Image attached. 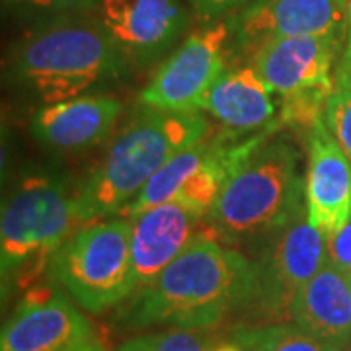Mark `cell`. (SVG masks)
I'll use <instances>...</instances> for the list:
<instances>
[{"label": "cell", "mask_w": 351, "mask_h": 351, "mask_svg": "<svg viewBox=\"0 0 351 351\" xmlns=\"http://www.w3.org/2000/svg\"><path fill=\"white\" fill-rule=\"evenodd\" d=\"M230 339L242 351H343L346 348L341 343L316 338L293 322L237 328Z\"/></svg>", "instance_id": "cell-19"}, {"label": "cell", "mask_w": 351, "mask_h": 351, "mask_svg": "<svg viewBox=\"0 0 351 351\" xmlns=\"http://www.w3.org/2000/svg\"><path fill=\"white\" fill-rule=\"evenodd\" d=\"M271 90L252 64L226 69L207 92L201 110L213 115L230 135L269 129L276 104Z\"/></svg>", "instance_id": "cell-16"}, {"label": "cell", "mask_w": 351, "mask_h": 351, "mask_svg": "<svg viewBox=\"0 0 351 351\" xmlns=\"http://www.w3.org/2000/svg\"><path fill=\"white\" fill-rule=\"evenodd\" d=\"M343 351H351V341L346 346V348H343Z\"/></svg>", "instance_id": "cell-29"}, {"label": "cell", "mask_w": 351, "mask_h": 351, "mask_svg": "<svg viewBox=\"0 0 351 351\" xmlns=\"http://www.w3.org/2000/svg\"><path fill=\"white\" fill-rule=\"evenodd\" d=\"M230 25L207 24L193 32L154 73L141 92V101L162 112L201 110L207 92L225 73Z\"/></svg>", "instance_id": "cell-8"}, {"label": "cell", "mask_w": 351, "mask_h": 351, "mask_svg": "<svg viewBox=\"0 0 351 351\" xmlns=\"http://www.w3.org/2000/svg\"><path fill=\"white\" fill-rule=\"evenodd\" d=\"M84 226L76 191L55 176L24 178L4 199L0 221V265L10 277L29 265L49 263L53 254Z\"/></svg>", "instance_id": "cell-6"}, {"label": "cell", "mask_w": 351, "mask_h": 351, "mask_svg": "<svg viewBox=\"0 0 351 351\" xmlns=\"http://www.w3.org/2000/svg\"><path fill=\"white\" fill-rule=\"evenodd\" d=\"M336 82H351V0L348 4V34H346V43L341 51V63L338 66Z\"/></svg>", "instance_id": "cell-25"}, {"label": "cell", "mask_w": 351, "mask_h": 351, "mask_svg": "<svg viewBox=\"0 0 351 351\" xmlns=\"http://www.w3.org/2000/svg\"><path fill=\"white\" fill-rule=\"evenodd\" d=\"M98 0H49L45 10L63 16H78V14L92 12Z\"/></svg>", "instance_id": "cell-24"}, {"label": "cell", "mask_w": 351, "mask_h": 351, "mask_svg": "<svg viewBox=\"0 0 351 351\" xmlns=\"http://www.w3.org/2000/svg\"><path fill=\"white\" fill-rule=\"evenodd\" d=\"M324 123L351 160V82H336L324 106Z\"/></svg>", "instance_id": "cell-21"}, {"label": "cell", "mask_w": 351, "mask_h": 351, "mask_svg": "<svg viewBox=\"0 0 351 351\" xmlns=\"http://www.w3.org/2000/svg\"><path fill=\"white\" fill-rule=\"evenodd\" d=\"M328 262L351 279V217L336 232L328 234Z\"/></svg>", "instance_id": "cell-22"}, {"label": "cell", "mask_w": 351, "mask_h": 351, "mask_svg": "<svg viewBox=\"0 0 351 351\" xmlns=\"http://www.w3.org/2000/svg\"><path fill=\"white\" fill-rule=\"evenodd\" d=\"M121 113V101L113 96H78L45 104L32 117V135L57 151H82L100 143L112 131Z\"/></svg>", "instance_id": "cell-15"}, {"label": "cell", "mask_w": 351, "mask_h": 351, "mask_svg": "<svg viewBox=\"0 0 351 351\" xmlns=\"http://www.w3.org/2000/svg\"><path fill=\"white\" fill-rule=\"evenodd\" d=\"M339 51L343 43L330 38H277L252 51L250 64L283 98L308 90L332 92V64Z\"/></svg>", "instance_id": "cell-13"}, {"label": "cell", "mask_w": 351, "mask_h": 351, "mask_svg": "<svg viewBox=\"0 0 351 351\" xmlns=\"http://www.w3.org/2000/svg\"><path fill=\"white\" fill-rule=\"evenodd\" d=\"M125 69V53L98 18L41 27L20 43L12 59L14 76L45 104L84 96Z\"/></svg>", "instance_id": "cell-4"}, {"label": "cell", "mask_w": 351, "mask_h": 351, "mask_svg": "<svg viewBox=\"0 0 351 351\" xmlns=\"http://www.w3.org/2000/svg\"><path fill=\"white\" fill-rule=\"evenodd\" d=\"M92 341L86 316L61 291L25 297L0 336V351H73Z\"/></svg>", "instance_id": "cell-10"}, {"label": "cell", "mask_w": 351, "mask_h": 351, "mask_svg": "<svg viewBox=\"0 0 351 351\" xmlns=\"http://www.w3.org/2000/svg\"><path fill=\"white\" fill-rule=\"evenodd\" d=\"M53 279L88 313L125 302L135 291L131 221L106 219L80 226L49 262Z\"/></svg>", "instance_id": "cell-5"}, {"label": "cell", "mask_w": 351, "mask_h": 351, "mask_svg": "<svg viewBox=\"0 0 351 351\" xmlns=\"http://www.w3.org/2000/svg\"><path fill=\"white\" fill-rule=\"evenodd\" d=\"M10 2H14V4H24V6H34V8H39V10H45L49 0H10Z\"/></svg>", "instance_id": "cell-26"}, {"label": "cell", "mask_w": 351, "mask_h": 351, "mask_svg": "<svg viewBox=\"0 0 351 351\" xmlns=\"http://www.w3.org/2000/svg\"><path fill=\"white\" fill-rule=\"evenodd\" d=\"M252 293L254 260L205 234L137 289L115 322L127 330H211L228 314L246 311Z\"/></svg>", "instance_id": "cell-1"}, {"label": "cell", "mask_w": 351, "mask_h": 351, "mask_svg": "<svg viewBox=\"0 0 351 351\" xmlns=\"http://www.w3.org/2000/svg\"><path fill=\"white\" fill-rule=\"evenodd\" d=\"M289 318L316 338L348 346L351 341V279L326 260L297 293Z\"/></svg>", "instance_id": "cell-17"}, {"label": "cell", "mask_w": 351, "mask_h": 351, "mask_svg": "<svg viewBox=\"0 0 351 351\" xmlns=\"http://www.w3.org/2000/svg\"><path fill=\"white\" fill-rule=\"evenodd\" d=\"M92 12L125 57L138 63L170 49L188 25L180 0H98Z\"/></svg>", "instance_id": "cell-12"}, {"label": "cell", "mask_w": 351, "mask_h": 351, "mask_svg": "<svg viewBox=\"0 0 351 351\" xmlns=\"http://www.w3.org/2000/svg\"><path fill=\"white\" fill-rule=\"evenodd\" d=\"M209 147H211V138H203L197 145L172 156L156 174L152 176L149 184L141 189L137 197L131 201L119 215H123L125 219H131L135 215L149 211L156 205H164V203L178 199L184 184L207 158Z\"/></svg>", "instance_id": "cell-18"}, {"label": "cell", "mask_w": 351, "mask_h": 351, "mask_svg": "<svg viewBox=\"0 0 351 351\" xmlns=\"http://www.w3.org/2000/svg\"><path fill=\"white\" fill-rule=\"evenodd\" d=\"M131 221V256L137 289L151 283L178 256L205 234H217L207 215L182 201L156 205Z\"/></svg>", "instance_id": "cell-11"}, {"label": "cell", "mask_w": 351, "mask_h": 351, "mask_svg": "<svg viewBox=\"0 0 351 351\" xmlns=\"http://www.w3.org/2000/svg\"><path fill=\"white\" fill-rule=\"evenodd\" d=\"M73 351H104V348H101L100 343H96V341H88V343H84V346H80V348H76Z\"/></svg>", "instance_id": "cell-28"}, {"label": "cell", "mask_w": 351, "mask_h": 351, "mask_svg": "<svg viewBox=\"0 0 351 351\" xmlns=\"http://www.w3.org/2000/svg\"><path fill=\"white\" fill-rule=\"evenodd\" d=\"M350 0H256L230 18L232 41L256 49L277 38H330L346 43Z\"/></svg>", "instance_id": "cell-9"}, {"label": "cell", "mask_w": 351, "mask_h": 351, "mask_svg": "<svg viewBox=\"0 0 351 351\" xmlns=\"http://www.w3.org/2000/svg\"><path fill=\"white\" fill-rule=\"evenodd\" d=\"M209 123L195 112L149 108L108 151L101 164L76 189L84 225L121 213L164 164L207 138Z\"/></svg>", "instance_id": "cell-3"}, {"label": "cell", "mask_w": 351, "mask_h": 351, "mask_svg": "<svg viewBox=\"0 0 351 351\" xmlns=\"http://www.w3.org/2000/svg\"><path fill=\"white\" fill-rule=\"evenodd\" d=\"M306 211V178L287 141H263L228 176L209 213L219 240L265 246Z\"/></svg>", "instance_id": "cell-2"}, {"label": "cell", "mask_w": 351, "mask_h": 351, "mask_svg": "<svg viewBox=\"0 0 351 351\" xmlns=\"http://www.w3.org/2000/svg\"><path fill=\"white\" fill-rule=\"evenodd\" d=\"M256 0H189L191 8L201 20L215 22L230 12H240L242 8L250 6Z\"/></svg>", "instance_id": "cell-23"}, {"label": "cell", "mask_w": 351, "mask_h": 351, "mask_svg": "<svg viewBox=\"0 0 351 351\" xmlns=\"http://www.w3.org/2000/svg\"><path fill=\"white\" fill-rule=\"evenodd\" d=\"M306 215L326 237L351 217V160L328 131L324 117L308 133Z\"/></svg>", "instance_id": "cell-14"}, {"label": "cell", "mask_w": 351, "mask_h": 351, "mask_svg": "<svg viewBox=\"0 0 351 351\" xmlns=\"http://www.w3.org/2000/svg\"><path fill=\"white\" fill-rule=\"evenodd\" d=\"M209 330H160L123 341L115 351H213Z\"/></svg>", "instance_id": "cell-20"}, {"label": "cell", "mask_w": 351, "mask_h": 351, "mask_svg": "<svg viewBox=\"0 0 351 351\" xmlns=\"http://www.w3.org/2000/svg\"><path fill=\"white\" fill-rule=\"evenodd\" d=\"M328 260L326 234L306 211L260 248L254 260V293L248 313L262 324L287 320L291 304Z\"/></svg>", "instance_id": "cell-7"}, {"label": "cell", "mask_w": 351, "mask_h": 351, "mask_svg": "<svg viewBox=\"0 0 351 351\" xmlns=\"http://www.w3.org/2000/svg\"><path fill=\"white\" fill-rule=\"evenodd\" d=\"M213 351H242V350H240V346H237V343L230 339V341H217Z\"/></svg>", "instance_id": "cell-27"}]
</instances>
